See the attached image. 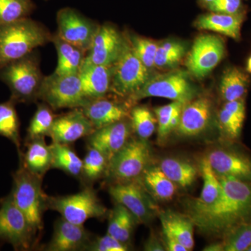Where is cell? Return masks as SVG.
Here are the masks:
<instances>
[{
    "mask_svg": "<svg viewBox=\"0 0 251 251\" xmlns=\"http://www.w3.org/2000/svg\"><path fill=\"white\" fill-rule=\"evenodd\" d=\"M247 69L248 72L251 73V56L250 58L249 59V60H248Z\"/></svg>",
    "mask_w": 251,
    "mask_h": 251,
    "instance_id": "48",
    "label": "cell"
},
{
    "mask_svg": "<svg viewBox=\"0 0 251 251\" xmlns=\"http://www.w3.org/2000/svg\"><path fill=\"white\" fill-rule=\"evenodd\" d=\"M138 180L155 199L168 201L174 197L176 185L167 177L159 166H149Z\"/></svg>",
    "mask_w": 251,
    "mask_h": 251,
    "instance_id": "26",
    "label": "cell"
},
{
    "mask_svg": "<svg viewBox=\"0 0 251 251\" xmlns=\"http://www.w3.org/2000/svg\"><path fill=\"white\" fill-rule=\"evenodd\" d=\"M144 250L147 251H164V245L156 236L151 235L145 243Z\"/></svg>",
    "mask_w": 251,
    "mask_h": 251,
    "instance_id": "45",
    "label": "cell"
},
{
    "mask_svg": "<svg viewBox=\"0 0 251 251\" xmlns=\"http://www.w3.org/2000/svg\"><path fill=\"white\" fill-rule=\"evenodd\" d=\"M36 232L11 194L0 203V241L9 243L16 251H27L34 245Z\"/></svg>",
    "mask_w": 251,
    "mask_h": 251,
    "instance_id": "10",
    "label": "cell"
},
{
    "mask_svg": "<svg viewBox=\"0 0 251 251\" xmlns=\"http://www.w3.org/2000/svg\"><path fill=\"white\" fill-rule=\"evenodd\" d=\"M151 160V148L146 140L130 138L109 161L105 176L115 183L139 179Z\"/></svg>",
    "mask_w": 251,
    "mask_h": 251,
    "instance_id": "7",
    "label": "cell"
},
{
    "mask_svg": "<svg viewBox=\"0 0 251 251\" xmlns=\"http://www.w3.org/2000/svg\"><path fill=\"white\" fill-rule=\"evenodd\" d=\"M92 239V234L83 226L72 224L61 217L56 221L52 239L44 250L85 251Z\"/></svg>",
    "mask_w": 251,
    "mask_h": 251,
    "instance_id": "17",
    "label": "cell"
},
{
    "mask_svg": "<svg viewBox=\"0 0 251 251\" xmlns=\"http://www.w3.org/2000/svg\"><path fill=\"white\" fill-rule=\"evenodd\" d=\"M44 77L34 50L0 69V80L8 86L10 99L16 104L37 101Z\"/></svg>",
    "mask_w": 251,
    "mask_h": 251,
    "instance_id": "3",
    "label": "cell"
},
{
    "mask_svg": "<svg viewBox=\"0 0 251 251\" xmlns=\"http://www.w3.org/2000/svg\"><path fill=\"white\" fill-rule=\"evenodd\" d=\"M45 25L29 18L0 24V69L52 41Z\"/></svg>",
    "mask_w": 251,
    "mask_h": 251,
    "instance_id": "2",
    "label": "cell"
},
{
    "mask_svg": "<svg viewBox=\"0 0 251 251\" xmlns=\"http://www.w3.org/2000/svg\"><path fill=\"white\" fill-rule=\"evenodd\" d=\"M224 54V43L221 38L212 34H202L194 41L186 66L193 76L203 78L214 70Z\"/></svg>",
    "mask_w": 251,
    "mask_h": 251,
    "instance_id": "13",
    "label": "cell"
},
{
    "mask_svg": "<svg viewBox=\"0 0 251 251\" xmlns=\"http://www.w3.org/2000/svg\"><path fill=\"white\" fill-rule=\"evenodd\" d=\"M47 207L69 222L81 226L89 219H103L109 214L96 191L89 186L75 194L47 196Z\"/></svg>",
    "mask_w": 251,
    "mask_h": 251,
    "instance_id": "5",
    "label": "cell"
},
{
    "mask_svg": "<svg viewBox=\"0 0 251 251\" xmlns=\"http://www.w3.org/2000/svg\"><path fill=\"white\" fill-rule=\"evenodd\" d=\"M198 94V89L184 71L175 70L166 74L151 75L145 85L127 100L130 103L148 97H159L184 104Z\"/></svg>",
    "mask_w": 251,
    "mask_h": 251,
    "instance_id": "6",
    "label": "cell"
},
{
    "mask_svg": "<svg viewBox=\"0 0 251 251\" xmlns=\"http://www.w3.org/2000/svg\"><path fill=\"white\" fill-rule=\"evenodd\" d=\"M50 147L52 151L51 168L60 170L70 176L80 179L83 161L69 145L52 141Z\"/></svg>",
    "mask_w": 251,
    "mask_h": 251,
    "instance_id": "28",
    "label": "cell"
},
{
    "mask_svg": "<svg viewBox=\"0 0 251 251\" xmlns=\"http://www.w3.org/2000/svg\"><path fill=\"white\" fill-rule=\"evenodd\" d=\"M181 104L184 103L173 101V103L155 109L158 122V139L160 143H163L171 133L169 131L170 121L175 110Z\"/></svg>",
    "mask_w": 251,
    "mask_h": 251,
    "instance_id": "41",
    "label": "cell"
},
{
    "mask_svg": "<svg viewBox=\"0 0 251 251\" xmlns=\"http://www.w3.org/2000/svg\"><path fill=\"white\" fill-rule=\"evenodd\" d=\"M249 76L237 68H229L224 72L220 83V94L225 101L242 99L247 93Z\"/></svg>",
    "mask_w": 251,
    "mask_h": 251,
    "instance_id": "29",
    "label": "cell"
},
{
    "mask_svg": "<svg viewBox=\"0 0 251 251\" xmlns=\"http://www.w3.org/2000/svg\"><path fill=\"white\" fill-rule=\"evenodd\" d=\"M132 49L144 65L151 70L154 67L158 44L155 41L137 35H127Z\"/></svg>",
    "mask_w": 251,
    "mask_h": 251,
    "instance_id": "38",
    "label": "cell"
},
{
    "mask_svg": "<svg viewBox=\"0 0 251 251\" xmlns=\"http://www.w3.org/2000/svg\"><path fill=\"white\" fill-rule=\"evenodd\" d=\"M127 41V35L122 34L115 26L108 23L100 25L85 59L99 65H114L123 52Z\"/></svg>",
    "mask_w": 251,
    "mask_h": 251,
    "instance_id": "14",
    "label": "cell"
},
{
    "mask_svg": "<svg viewBox=\"0 0 251 251\" xmlns=\"http://www.w3.org/2000/svg\"><path fill=\"white\" fill-rule=\"evenodd\" d=\"M211 104L206 97H199L184 104L176 131L183 136H196L206 129L210 121Z\"/></svg>",
    "mask_w": 251,
    "mask_h": 251,
    "instance_id": "18",
    "label": "cell"
},
{
    "mask_svg": "<svg viewBox=\"0 0 251 251\" xmlns=\"http://www.w3.org/2000/svg\"><path fill=\"white\" fill-rule=\"evenodd\" d=\"M113 65L92 64L85 59L79 72L82 91L89 100L104 98L110 92Z\"/></svg>",
    "mask_w": 251,
    "mask_h": 251,
    "instance_id": "19",
    "label": "cell"
},
{
    "mask_svg": "<svg viewBox=\"0 0 251 251\" xmlns=\"http://www.w3.org/2000/svg\"><path fill=\"white\" fill-rule=\"evenodd\" d=\"M225 236L224 251H247L251 244V222L239 225Z\"/></svg>",
    "mask_w": 251,
    "mask_h": 251,
    "instance_id": "39",
    "label": "cell"
},
{
    "mask_svg": "<svg viewBox=\"0 0 251 251\" xmlns=\"http://www.w3.org/2000/svg\"><path fill=\"white\" fill-rule=\"evenodd\" d=\"M130 118L94 130L86 137L87 147L97 149L108 158L109 161L124 148L133 133Z\"/></svg>",
    "mask_w": 251,
    "mask_h": 251,
    "instance_id": "15",
    "label": "cell"
},
{
    "mask_svg": "<svg viewBox=\"0 0 251 251\" xmlns=\"http://www.w3.org/2000/svg\"><path fill=\"white\" fill-rule=\"evenodd\" d=\"M186 46L177 41H167L158 44L154 67L166 69L175 67L183 58Z\"/></svg>",
    "mask_w": 251,
    "mask_h": 251,
    "instance_id": "37",
    "label": "cell"
},
{
    "mask_svg": "<svg viewBox=\"0 0 251 251\" xmlns=\"http://www.w3.org/2000/svg\"><path fill=\"white\" fill-rule=\"evenodd\" d=\"M200 2L201 3L202 5H204V6H208V5L211 4V3L214 2V1H215L216 0H199Z\"/></svg>",
    "mask_w": 251,
    "mask_h": 251,
    "instance_id": "47",
    "label": "cell"
},
{
    "mask_svg": "<svg viewBox=\"0 0 251 251\" xmlns=\"http://www.w3.org/2000/svg\"><path fill=\"white\" fill-rule=\"evenodd\" d=\"M57 34L69 44L87 53L100 25L86 17L77 10L64 8L57 14Z\"/></svg>",
    "mask_w": 251,
    "mask_h": 251,
    "instance_id": "11",
    "label": "cell"
},
{
    "mask_svg": "<svg viewBox=\"0 0 251 251\" xmlns=\"http://www.w3.org/2000/svg\"><path fill=\"white\" fill-rule=\"evenodd\" d=\"M27 150L19 155L20 163L31 174L44 177L52 167V151L45 138L25 142Z\"/></svg>",
    "mask_w": 251,
    "mask_h": 251,
    "instance_id": "23",
    "label": "cell"
},
{
    "mask_svg": "<svg viewBox=\"0 0 251 251\" xmlns=\"http://www.w3.org/2000/svg\"><path fill=\"white\" fill-rule=\"evenodd\" d=\"M130 120L133 132L141 139L148 140L156 130V119L147 107L138 105L132 108Z\"/></svg>",
    "mask_w": 251,
    "mask_h": 251,
    "instance_id": "35",
    "label": "cell"
},
{
    "mask_svg": "<svg viewBox=\"0 0 251 251\" xmlns=\"http://www.w3.org/2000/svg\"><path fill=\"white\" fill-rule=\"evenodd\" d=\"M57 50V66L54 73L59 75L76 74L80 72L86 52L61 39L57 33L52 34V41Z\"/></svg>",
    "mask_w": 251,
    "mask_h": 251,
    "instance_id": "25",
    "label": "cell"
},
{
    "mask_svg": "<svg viewBox=\"0 0 251 251\" xmlns=\"http://www.w3.org/2000/svg\"><path fill=\"white\" fill-rule=\"evenodd\" d=\"M1 200H0V203H1Z\"/></svg>",
    "mask_w": 251,
    "mask_h": 251,
    "instance_id": "50",
    "label": "cell"
},
{
    "mask_svg": "<svg viewBox=\"0 0 251 251\" xmlns=\"http://www.w3.org/2000/svg\"><path fill=\"white\" fill-rule=\"evenodd\" d=\"M159 168L176 186L182 188L191 186L198 175L197 169L192 164L174 158H165Z\"/></svg>",
    "mask_w": 251,
    "mask_h": 251,
    "instance_id": "31",
    "label": "cell"
},
{
    "mask_svg": "<svg viewBox=\"0 0 251 251\" xmlns=\"http://www.w3.org/2000/svg\"><path fill=\"white\" fill-rule=\"evenodd\" d=\"M204 251H224L223 243H214L203 249Z\"/></svg>",
    "mask_w": 251,
    "mask_h": 251,
    "instance_id": "46",
    "label": "cell"
},
{
    "mask_svg": "<svg viewBox=\"0 0 251 251\" xmlns=\"http://www.w3.org/2000/svg\"><path fill=\"white\" fill-rule=\"evenodd\" d=\"M108 217L107 233L128 244L135 226L139 224L138 220L125 206L117 203L108 214Z\"/></svg>",
    "mask_w": 251,
    "mask_h": 251,
    "instance_id": "27",
    "label": "cell"
},
{
    "mask_svg": "<svg viewBox=\"0 0 251 251\" xmlns=\"http://www.w3.org/2000/svg\"><path fill=\"white\" fill-rule=\"evenodd\" d=\"M56 115L53 110L44 103L38 104L34 116L27 130L25 141L50 137Z\"/></svg>",
    "mask_w": 251,
    "mask_h": 251,
    "instance_id": "32",
    "label": "cell"
},
{
    "mask_svg": "<svg viewBox=\"0 0 251 251\" xmlns=\"http://www.w3.org/2000/svg\"><path fill=\"white\" fill-rule=\"evenodd\" d=\"M95 128L81 108H75L64 115L56 116L50 138L52 141L71 145L93 133Z\"/></svg>",
    "mask_w": 251,
    "mask_h": 251,
    "instance_id": "16",
    "label": "cell"
},
{
    "mask_svg": "<svg viewBox=\"0 0 251 251\" xmlns=\"http://www.w3.org/2000/svg\"><path fill=\"white\" fill-rule=\"evenodd\" d=\"M221 192L216 201L204 204L195 199L186 204L187 216L200 231L226 235L251 220V181L219 176Z\"/></svg>",
    "mask_w": 251,
    "mask_h": 251,
    "instance_id": "1",
    "label": "cell"
},
{
    "mask_svg": "<svg viewBox=\"0 0 251 251\" xmlns=\"http://www.w3.org/2000/svg\"><path fill=\"white\" fill-rule=\"evenodd\" d=\"M82 165L81 179L86 184H92L106 174L109 160L97 149L88 148Z\"/></svg>",
    "mask_w": 251,
    "mask_h": 251,
    "instance_id": "33",
    "label": "cell"
},
{
    "mask_svg": "<svg viewBox=\"0 0 251 251\" xmlns=\"http://www.w3.org/2000/svg\"><path fill=\"white\" fill-rule=\"evenodd\" d=\"M245 117L239 116L227 109H221L219 120L221 129L231 139H236L241 134Z\"/></svg>",
    "mask_w": 251,
    "mask_h": 251,
    "instance_id": "40",
    "label": "cell"
},
{
    "mask_svg": "<svg viewBox=\"0 0 251 251\" xmlns=\"http://www.w3.org/2000/svg\"><path fill=\"white\" fill-rule=\"evenodd\" d=\"M151 75L150 69L135 55L128 39L123 52L113 65L110 92L128 100L145 85Z\"/></svg>",
    "mask_w": 251,
    "mask_h": 251,
    "instance_id": "9",
    "label": "cell"
},
{
    "mask_svg": "<svg viewBox=\"0 0 251 251\" xmlns=\"http://www.w3.org/2000/svg\"><path fill=\"white\" fill-rule=\"evenodd\" d=\"M34 9L31 0H0V24L28 18Z\"/></svg>",
    "mask_w": 251,
    "mask_h": 251,
    "instance_id": "36",
    "label": "cell"
},
{
    "mask_svg": "<svg viewBox=\"0 0 251 251\" xmlns=\"http://www.w3.org/2000/svg\"><path fill=\"white\" fill-rule=\"evenodd\" d=\"M43 178L31 174L22 163L13 174L11 194L16 206L22 211L37 233L44 228L43 216L47 207V195L42 188Z\"/></svg>",
    "mask_w": 251,
    "mask_h": 251,
    "instance_id": "4",
    "label": "cell"
},
{
    "mask_svg": "<svg viewBox=\"0 0 251 251\" xmlns=\"http://www.w3.org/2000/svg\"><path fill=\"white\" fill-rule=\"evenodd\" d=\"M82 109L95 129L130 118L128 104L104 98L92 100Z\"/></svg>",
    "mask_w": 251,
    "mask_h": 251,
    "instance_id": "21",
    "label": "cell"
},
{
    "mask_svg": "<svg viewBox=\"0 0 251 251\" xmlns=\"http://www.w3.org/2000/svg\"><path fill=\"white\" fill-rule=\"evenodd\" d=\"M129 250L127 244L122 243L107 233L101 237H92L85 251H126Z\"/></svg>",
    "mask_w": 251,
    "mask_h": 251,
    "instance_id": "42",
    "label": "cell"
},
{
    "mask_svg": "<svg viewBox=\"0 0 251 251\" xmlns=\"http://www.w3.org/2000/svg\"><path fill=\"white\" fill-rule=\"evenodd\" d=\"M201 171L203 179L202 190L201 196L195 201L201 204H211L216 201L221 192V181L211 168L207 158H203L201 161Z\"/></svg>",
    "mask_w": 251,
    "mask_h": 251,
    "instance_id": "34",
    "label": "cell"
},
{
    "mask_svg": "<svg viewBox=\"0 0 251 251\" xmlns=\"http://www.w3.org/2000/svg\"><path fill=\"white\" fill-rule=\"evenodd\" d=\"M163 245L166 251H188L184 246H183L171 234L163 232Z\"/></svg>",
    "mask_w": 251,
    "mask_h": 251,
    "instance_id": "44",
    "label": "cell"
},
{
    "mask_svg": "<svg viewBox=\"0 0 251 251\" xmlns=\"http://www.w3.org/2000/svg\"><path fill=\"white\" fill-rule=\"evenodd\" d=\"M39 99L53 110L82 108L91 101L83 93L79 74L59 75L54 72L44 77Z\"/></svg>",
    "mask_w": 251,
    "mask_h": 251,
    "instance_id": "8",
    "label": "cell"
},
{
    "mask_svg": "<svg viewBox=\"0 0 251 251\" xmlns=\"http://www.w3.org/2000/svg\"><path fill=\"white\" fill-rule=\"evenodd\" d=\"M206 7L211 12L221 14H239L244 13L243 0H216Z\"/></svg>",
    "mask_w": 251,
    "mask_h": 251,
    "instance_id": "43",
    "label": "cell"
},
{
    "mask_svg": "<svg viewBox=\"0 0 251 251\" xmlns=\"http://www.w3.org/2000/svg\"><path fill=\"white\" fill-rule=\"evenodd\" d=\"M244 18V13L226 14L211 12L200 16L195 22V25L198 29L214 31L239 40Z\"/></svg>",
    "mask_w": 251,
    "mask_h": 251,
    "instance_id": "22",
    "label": "cell"
},
{
    "mask_svg": "<svg viewBox=\"0 0 251 251\" xmlns=\"http://www.w3.org/2000/svg\"><path fill=\"white\" fill-rule=\"evenodd\" d=\"M247 251H251V244L250 247H249V249H248Z\"/></svg>",
    "mask_w": 251,
    "mask_h": 251,
    "instance_id": "49",
    "label": "cell"
},
{
    "mask_svg": "<svg viewBox=\"0 0 251 251\" xmlns=\"http://www.w3.org/2000/svg\"><path fill=\"white\" fill-rule=\"evenodd\" d=\"M160 220L163 232L171 234L177 239L188 251L192 250L195 244L194 224L188 216L167 211L160 214Z\"/></svg>",
    "mask_w": 251,
    "mask_h": 251,
    "instance_id": "24",
    "label": "cell"
},
{
    "mask_svg": "<svg viewBox=\"0 0 251 251\" xmlns=\"http://www.w3.org/2000/svg\"><path fill=\"white\" fill-rule=\"evenodd\" d=\"M112 199L125 206L140 224H148L156 214V206L139 180L115 183L109 187Z\"/></svg>",
    "mask_w": 251,
    "mask_h": 251,
    "instance_id": "12",
    "label": "cell"
},
{
    "mask_svg": "<svg viewBox=\"0 0 251 251\" xmlns=\"http://www.w3.org/2000/svg\"><path fill=\"white\" fill-rule=\"evenodd\" d=\"M206 158L218 176L251 181V161L247 156L228 150H215Z\"/></svg>",
    "mask_w": 251,
    "mask_h": 251,
    "instance_id": "20",
    "label": "cell"
},
{
    "mask_svg": "<svg viewBox=\"0 0 251 251\" xmlns=\"http://www.w3.org/2000/svg\"><path fill=\"white\" fill-rule=\"evenodd\" d=\"M16 102L12 99L0 103V136L9 140L17 148L18 155L21 151V139L20 135V121Z\"/></svg>",
    "mask_w": 251,
    "mask_h": 251,
    "instance_id": "30",
    "label": "cell"
}]
</instances>
